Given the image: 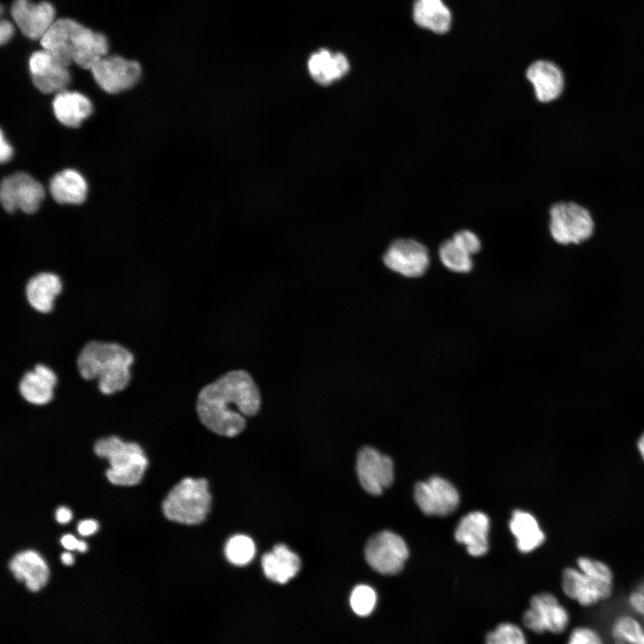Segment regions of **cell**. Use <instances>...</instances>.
I'll use <instances>...</instances> for the list:
<instances>
[{"label":"cell","instance_id":"obj_1","mask_svg":"<svg viewBox=\"0 0 644 644\" xmlns=\"http://www.w3.org/2000/svg\"><path fill=\"white\" fill-rule=\"evenodd\" d=\"M261 395L246 370L229 371L203 386L197 396L196 411L201 423L224 436H234L246 426V418L259 411Z\"/></svg>","mask_w":644,"mask_h":644},{"label":"cell","instance_id":"obj_2","mask_svg":"<svg viewBox=\"0 0 644 644\" xmlns=\"http://www.w3.org/2000/svg\"><path fill=\"white\" fill-rule=\"evenodd\" d=\"M134 361V353L120 343L90 340L80 349L76 365L84 380H96L100 394L112 395L129 386Z\"/></svg>","mask_w":644,"mask_h":644},{"label":"cell","instance_id":"obj_3","mask_svg":"<svg viewBox=\"0 0 644 644\" xmlns=\"http://www.w3.org/2000/svg\"><path fill=\"white\" fill-rule=\"evenodd\" d=\"M40 45L64 65L68 67L74 63L89 70L108 51L107 39L103 34L69 18L55 21L40 39Z\"/></svg>","mask_w":644,"mask_h":644},{"label":"cell","instance_id":"obj_4","mask_svg":"<svg viewBox=\"0 0 644 644\" xmlns=\"http://www.w3.org/2000/svg\"><path fill=\"white\" fill-rule=\"evenodd\" d=\"M548 231L560 246H579L592 239L596 221L591 211L575 200H559L548 210Z\"/></svg>","mask_w":644,"mask_h":644},{"label":"cell","instance_id":"obj_5","mask_svg":"<svg viewBox=\"0 0 644 644\" xmlns=\"http://www.w3.org/2000/svg\"><path fill=\"white\" fill-rule=\"evenodd\" d=\"M212 497L205 479H182L167 494L162 504L165 516L173 521L193 525L205 521Z\"/></svg>","mask_w":644,"mask_h":644},{"label":"cell","instance_id":"obj_6","mask_svg":"<svg viewBox=\"0 0 644 644\" xmlns=\"http://www.w3.org/2000/svg\"><path fill=\"white\" fill-rule=\"evenodd\" d=\"M94 451L97 456L108 460L110 468L106 477L111 483L132 486L141 480L148 459L138 444L126 443L112 436L97 440Z\"/></svg>","mask_w":644,"mask_h":644},{"label":"cell","instance_id":"obj_7","mask_svg":"<svg viewBox=\"0 0 644 644\" xmlns=\"http://www.w3.org/2000/svg\"><path fill=\"white\" fill-rule=\"evenodd\" d=\"M522 623L536 634L561 635L571 629L572 614L554 593L543 591L530 597V607L522 614Z\"/></svg>","mask_w":644,"mask_h":644},{"label":"cell","instance_id":"obj_8","mask_svg":"<svg viewBox=\"0 0 644 644\" xmlns=\"http://www.w3.org/2000/svg\"><path fill=\"white\" fill-rule=\"evenodd\" d=\"M365 559L376 572L393 575L403 567L409 550L402 537L389 530H383L367 542Z\"/></svg>","mask_w":644,"mask_h":644},{"label":"cell","instance_id":"obj_9","mask_svg":"<svg viewBox=\"0 0 644 644\" xmlns=\"http://www.w3.org/2000/svg\"><path fill=\"white\" fill-rule=\"evenodd\" d=\"M561 590L564 597L582 608H592L609 600L614 586L602 583L576 565L566 566L561 573Z\"/></svg>","mask_w":644,"mask_h":644},{"label":"cell","instance_id":"obj_10","mask_svg":"<svg viewBox=\"0 0 644 644\" xmlns=\"http://www.w3.org/2000/svg\"><path fill=\"white\" fill-rule=\"evenodd\" d=\"M43 186L26 173H17L5 177L0 187V199L6 212L20 209L27 214L35 213L43 199Z\"/></svg>","mask_w":644,"mask_h":644},{"label":"cell","instance_id":"obj_11","mask_svg":"<svg viewBox=\"0 0 644 644\" xmlns=\"http://www.w3.org/2000/svg\"><path fill=\"white\" fill-rule=\"evenodd\" d=\"M90 71L97 85L111 94L131 89L141 75V67L138 62L119 55L102 57Z\"/></svg>","mask_w":644,"mask_h":644},{"label":"cell","instance_id":"obj_12","mask_svg":"<svg viewBox=\"0 0 644 644\" xmlns=\"http://www.w3.org/2000/svg\"><path fill=\"white\" fill-rule=\"evenodd\" d=\"M387 268L405 277H419L429 266L428 249L413 239L394 241L383 256Z\"/></svg>","mask_w":644,"mask_h":644},{"label":"cell","instance_id":"obj_13","mask_svg":"<svg viewBox=\"0 0 644 644\" xmlns=\"http://www.w3.org/2000/svg\"><path fill=\"white\" fill-rule=\"evenodd\" d=\"M356 470L361 487L370 495H380L394 481L393 461L372 447L360 450Z\"/></svg>","mask_w":644,"mask_h":644},{"label":"cell","instance_id":"obj_14","mask_svg":"<svg viewBox=\"0 0 644 644\" xmlns=\"http://www.w3.org/2000/svg\"><path fill=\"white\" fill-rule=\"evenodd\" d=\"M414 499L419 508L428 515L445 516L459 504L456 488L446 479L435 476L415 486Z\"/></svg>","mask_w":644,"mask_h":644},{"label":"cell","instance_id":"obj_15","mask_svg":"<svg viewBox=\"0 0 644 644\" xmlns=\"http://www.w3.org/2000/svg\"><path fill=\"white\" fill-rule=\"evenodd\" d=\"M32 81L42 93H59L71 80L68 67L46 49L34 52L29 59Z\"/></svg>","mask_w":644,"mask_h":644},{"label":"cell","instance_id":"obj_16","mask_svg":"<svg viewBox=\"0 0 644 644\" xmlns=\"http://www.w3.org/2000/svg\"><path fill=\"white\" fill-rule=\"evenodd\" d=\"M11 15L20 30L30 39H41L55 22V10L48 2L34 4L30 0H15Z\"/></svg>","mask_w":644,"mask_h":644},{"label":"cell","instance_id":"obj_17","mask_svg":"<svg viewBox=\"0 0 644 644\" xmlns=\"http://www.w3.org/2000/svg\"><path fill=\"white\" fill-rule=\"evenodd\" d=\"M526 78L532 85L537 100L548 104L558 100L565 89L562 69L549 60H537L526 70Z\"/></svg>","mask_w":644,"mask_h":644},{"label":"cell","instance_id":"obj_18","mask_svg":"<svg viewBox=\"0 0 644 644\" xmlns=\"http://www.w3.org/2000/svg\"><path fill=\"white\" fill-rule=\"evenodd\" d=\"M58 382V375L53 368L37 363L21 377L18 392L24 401L32 405H46L53 400Z\"/></svg>","mask_w":644,"mask_h":644},{"label":"cell","instance_id":"obj_19","mask_svg":"<svg viewBox=\"0 0 644 644\" xmlns=\"http://www.w3.org/2000/svg\"><path fill=\"white\" fill-rule=\"evenodd\" d=\"M63 291L64 282L58 274L41 271L27 281L25 297L32 309L40 314H50Z\"/></svg>","mask_w":644,"mask_h":644},{"label":"cell","instance_id":"obj_20","mask_svg":"<svg viewBox=\"0 0 644 644\" xmlns=\"http://www.w3.org/2000/svg\"><path fill=\"white\" fill-rule=\"evenodd\" d=\"M307 67L309 76L316 83L327 86L343 79L351 66L343 53L321 48L309 55Z\"/></svg>","mask_w":644,"mask_h":644},{"label":"cell","instance_id":"obj_21","mask_svg":"<svg viewBox=\"0 0 644 644\" xmlns=\"http://www.w3.org/2000/svg\"><path fill=\"white\" fill-rule=\"evenodd\" d=\"M9 569L19 581L32 592L40 590L47 582L49 569L45 560L35 551L16 554L9 563Z\"/></svg>","mask_w":644,"mask_h":644},{"label":"cell","instance_id":"obj_22","mask_svg":"<svg viewBox=\"0 0 644 644\" xmlns=\"http://www.w3.org/2000/svg\"><path fill=\"white\" fill-rule=\"evenodd\" d=\"M489 530L488 517L481 512H471L463 516L454 532L455 539L466 546L473 556H481L487 552Z\"/></svg>","mask_w":644,"mask_h":644},{"label":"cell","instance_id":"obj_23","mask_svg":"<svg viewBox=\"0 0 644 644\" xmlns=\"http://www.w3.org/2000/svg\"><path fill=\"white\" fill-rule=\"evenodd\" d=\"M90 100L76 91L63 90L53 100V111L56 119L67 127H79L92 113Z\"/></svg>","mask_w":644,"mask_h":644},{"label":"cell","instance_id":"obj_24","mask_svg":"<svg viewBox=\"0 0 644 644\" xmlns=\"http://www.w3.org/2000/svg\"><path fill=\"white\" fill-rule=\"evenodd\" d=\"M261 565L267 579L284 584L298 573L301 560L285 545L278 544L262 556Z\"/></svg>","mask_w":644,"mask_h":644},{"label":"cell","instance_id":"obj_25","mask_svg":"<svg viewBox=\"0 0 644 644\" xmlns=\"http://www.w3.org/2000/svg\"><path fill=\"white\" fill-rule=\"evenodd\" d=\"M49 190L52 197L58 203L80 204L86 199L88 185L79 172L65 169L52 178Z\"/></svg>","mask_w":644,"mask_h":644},{"label":"cell","instance_id":"obj_26","mask_svg":"<svg viewBox=\"0 0 644 644\" xmlns=\"http://www.w3.org/2000/svg\"><path fill=\"white\" fill-rule=\"evenodd\" d=\"M509 526L516 538L517 547L522 553L532 552L545 542L546 535L538 520L528 512L514 511Z\"/></svg>","mask_w":644,"mask_h":644},{"label":"cell","instance_id":"obj_27","mask_svg":"<svg viewBox=\"0 0 644 644\" xmlns=\"http://www.w3.org/2000/svg\"><path fill=\"white\" fill-rule=\"evenodd\" d=\"M413 19L419 27L443 34L449 30L452 16L442 0H416Z\"/></svg>","mask_w":644,"mask_h":644},{"label":"cell","instance_id":"obj_28","mask_svg":"<svg viewBox=\"0 0 644 644\" xmlns=\"http://www.w3.org/2000/svg\"><path fill=\"white\" fill-rule=\"evenodd\" d=\"M609 636L612 644H644V624L632 613H622L612 620Z\"/></svg>","mask_w":644,"mask_h":644},{"label":"cell","instance_id":"obj_29","mask_svg":"<svg viewBox=\"0 0 644 644\" xmlns=\"http://www.w3.org/2000/svg\"><path fill=\"white\" fill-rule=\"evenodd\" d=\"M438 255L442 264L453 272L468 273L473 267L471 255L453 239L447 240L441 244Z\"/></svg>","mask_w":644,"mask_h":644},{"label":"cell","instance_id":"obj_30","mask_svg":"<svg viewBox=\"0 0 644 644\" xmlns=\"http://www.w3.org/2000/svg\"><path fill=\"white\" fill-rule=\"evenodd\" d=\"M225 555L231 564L245 565L253 559L255 555L254 542L248 536L234 535L227 540Z\"/></svg>","mask_w":644,"mask_h":644},{"label":"cell","instance_id":"obj_31","mask_svg":"<svg viewBox=\"0 0 644 644\" xmlns=\"http://www.w3.org/2000/svg\"><path fill=\"white\" fill-rule=\"evenodd\" d=\"M575 565L597 580L614 586V573L606 562L589 555H580L576 559Z\"/></svg>","mask_w":644,"mask_h":644},{"label":"cell","instance_id":"obj_32","mask_svg":"<svg viewBox=\"0 0 644 644\" xmlns=\"http://www.w3.org/2000/svg\"><path fill=\"white\" fill-rule=\"evenodd\" d=\"M486 644H528V642L519 626L504 623L487 635Z\"/></svg>","mask_w":644,"mask_h":644},{"label":"cell","instance_id":"obj_33","mask_svg":"<svg viewBox=\"0 0 644 644\" xmlns=\"http://www.w3.org/2000/svg\"><path fill=\"white\" fill-rule=\"evenodd\" d=\"M377 603L375 590L368 585H358L352 591L350 605L353 612L360 616L372 613Z\"/></svg>","mask_w":644,"mask_h":644},{"label":"cell","instance_id":"obj_34","mask_svg":"<svg viewBox=\"0 0 644 644\" xmlns=\"http://www.w3.org/2000/svg\"><path fill=\"white\" fill-rule=\"evenodd\" d=\"M565 644H606L601 632L589 624H578L568 631Z\"/></svg>","mask_w":644,"mask_h":644},{"label":"cell","instance_id":"obj_35","mask_svg":"<svg viewBox=\"0 0 644 644\" xmlns=\"http://www.w3.org/2000/svg\"><path fill=\"white\" fill-rule=\"evenodd\" d=\"M452 239L470 255L479 252L481 247L479 237L470 230H461Z\"/></svg>","mask_w":644,"mask_h":644},{"label":"cell","instance_id":"obj_36","mask_svg":"<svg viewBox=\"0 0 644 644\" xmlns=\"http://www.w3.org/2000/svg\"><path fill=\"white\" fill-rule=\"evenodd\" d=\"M631 612L636 616L644 618V590L637 587L631 590L626 599Z\"/></svg>","mask_w":644,"mask_h":644},{"label":"cell","instance_id":"obj_37","mask_svg":"<svg viewBox=\"0 0 644 644\" xmlns=\"http://www.w3.org/2000/svg\"><path fill=\"white\" fill-rule=\"evenodd\" d=\"M62 546L67 550H78L81 553L85 552L88 548L87 544L82 540H78L74 536L71 534H65L61 538Z\"/></svg>","mask_w":644,"mask_h":644},{"label":"cell","instance_id":"obj_38","mask_svg":"<svg viewBox=\"0 0 644 644\" xmlns=\"http://www.w3.org/2000/svg\"><path fill=\"white\" fill-rule=\"evenodd\" d=\"M98 529V524L96 521L89 519L83 520L79 522L77 530L81 536H89L95 533Z\"/></svg>","mask_w":644,"mask_h":644},{"label":"cell","instance_id":"obj_39","mask_svg":"<svg viewBox=\"0 0 644 644\" xmlns=\"http://www.w3.org/2000/svg\"><path fill=\"white\" fill-rule=\"evenodd\" d=\"M14 33V27L9 21L5 20L1 21L0 24V42L2 45L7 43Z\"/></svg>","mask_w":644,"mask_h":644},{"label":"cell","instance_id":"obj_40","mask_svg":"<svg viewBox=\"0 0 644 644\" xmlns=\"http://www.w3.org/2000/svg\"><path fill=\"white\" fill-rule=\"evenodd\" d=\"M13 148L9 144V142L5 140L4 132H1V140H0V159L2 163H5L9 161V159L13 157Z\"/></svg>","mask_w":644,"mask_h":644},{"label":"cell","instance_id":"obj_41","mask_svg":"<svg viewBox=\"0 0 644 644\" xmlns=\"http://www.w3.org/2000/svg\"><path fill=\"white\" fill-rule=\"evenodd\" d=\"M72 512L67 507H59L55 513V519L60 523H67L71 521Z\"/></svg>","mask_w":644,"mask_h":644},{"label":"cell","instance_id":"obj_42","mask_svg":"<svg viewBox=\"0 0 644 644\" xmlns=\"http://www.w3.org/2000/svg\"><path fill=\"white\" fill-rule=\"evenodd\" d=\"M636 445L638 453L641 460L644 462V431L640 435Z\"/></svg>","mask_w":644,"mask_h":644},{"label":"cell","instance_id":"obj_43","mask_svg":"<svg viewBox=\"0 0 644 644\" xmlns=\"http://www.w3.org/2000/svg\"><path fill=\"white\" fill-rule=\"evenodd\" d=\"M61 560L65 565H72L73 564V556L69 552H64L61 555Z\"/></svg>","mask_w":644,"mask_h":644},{"label":"cell","instance_id":"obj_44","mask_svg":"<svg viewBox=\"0 0 644 644\" xmlns=\"http://www.w3.org/2000/svg\"><path fill=\"white\" fill-rule=\"evenodd\" d=\"M638 587L644 590V579L640 581V583L638 585Z\"/></svg>","mask_w":644,"mask_h":644}]
</instances>
